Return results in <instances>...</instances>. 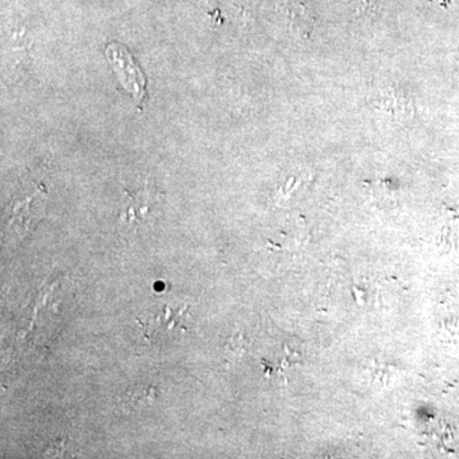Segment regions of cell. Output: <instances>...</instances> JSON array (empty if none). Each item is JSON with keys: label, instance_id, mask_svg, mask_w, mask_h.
I'll return each instance as SVG.
<instances>
[{"label": "cell", "instance_id": "1", "mask_svg": "<svg viewBox=\"0 0 459 459\" xmlns=\"http://www.w3.org/2000/svg\"><path fill=\"white\" fill-rule=\"evenodd\" d=\"M108 59L119 75L120 82L126 91L134 96L135 101L141 102L144 96V78L140 68L133 62L132 56L120 45H110L107 49Z\"/></svg>", "mask_w": 459, "mask_h": 459}, {"label": "cell", "instance_id": "2", "mask_svg": "<svg viewBox=\"0 0 459 459\" xmlns=\"http://www.w3.org/2000/svg\"><path fill=\"white\" fill-rule=\"evenodd\" d=\"M374 105L380 113L395 122H404L413 117L412 101L401 91L394 89L380 91L374 100Z\"/></svg>", "mask_w": 459, "mask_h": 459}, {"label": "cell", "instance_id": "3", "mask_svg": "<svg viewBox=\"0 0 459 459\" xmlns=\"http://www.w3.org/2000/svg\"><path fill=\"white\" fill-rule=\"evenodd\" d=\"M159 199L151 195L150 190L138 193V195H131L129 204L122 214V221L126 223V228H140L142 223H148L152 220Z\"/></svg>", "mask_w": 459, "mask_h": 459}]
</instances>
